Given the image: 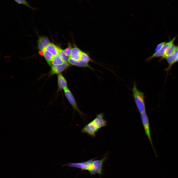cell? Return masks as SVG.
Here are the masks:
<instances>
[{"label":"cell","mask_w":178,"mask_h":178,"mask_svg":"<svg viewBox=\"0 0 178 178\" xmlns=\"http://www.w3.org/2000/svg\"><path fill=\"white\" fill-rule=\"evenodd\" d=\"M81 52L82 51L79 48L75 46L72 49L70 57L75 61L80 60Z\"/></svg>","instance_id":"14"},{"label":"cell","mask_w":178,"mask_h":178,"mask_svg":"<svg viewBox=\"0 0 178 178\" xmlns=\"http://www.w3.org/2000/svg\"><path fill=\"white\" fill-rule=\"evenodd\" d=\"M64 63L60 56L58 54L54 57L52 63V65H60Z\"/></svg>","instance_id":"17"},{"label":"cell","mask_w":178,"mask_h":178,"mask_svg":"<svg viewBox=\"0 0 178 178\" xmlns=\"http://www.w3.org/2000/svg\"><path fill=\"white\" fill-rule=\"evenodd\" d=\"M64 90L65 96L73 109L77 111L81 116L84 115L79 108L74 97L70 90L67 88Z\"/></svg>","instance_id":"5"},{"label":"cell","mask_w":178,"mask_h":178,"mask_svg":"<svg viewBox=\"0 0 178 178\" xmlns=\"http://www.w3.org/2000/svg\"><path fill=\"white\" fill-rule=\"evenodd\" d=\"M140 116L146 134L150 143L156 156L151 138L149 118L146 111L141 113Z\"/></svg>","instance_id":"4"},{"label":"cell","mask_w":178,"mask_h":178,"mask_svg":"<svg viewBox=\"0 0 178 178\" xmlns=\"http://www.w3.org/2000/svg\"><path fill=\"white\" fill-rule=\"evenodd\" d=\"M167 42H163L158 44L155 49V52H158L160 50Z\"/></svg>","instance_id":"22"},{"label":"cell","mask_w":178,"mask_h":178,"mask_svg":"<svg viewBox=\"0 0 178 178\" xmlns=\"http://www.w3.org/2000/svg\"></svg>","instance_id":"23"},{"label":"cell","mask_w":178,"mask_h":178,"mask_svg":"<svg viewBox=\"0 0 178 178\" xmlns=\"http://www.w3.org/2000/svg\"><path fill=\"white\" fill-rule=\"evenodd\" d=\"M17 3L20 4H23L26 5L27 7L33 9H35L28 4V2L26 0H13Z\"/></svg>","instance_id":"20"},{"label":"cell","mask_w":178,"mask_h":178,"mask_svg":"<svg viewBox=\"0 0 178 178\" xmlns=\"http://www.w3.org/2000/svg\"><path fill=\"white\" fill-rule=\"evenodd\" d=\"M131 90L134 101L139 112L141 113L145 111L144 94L138 89L135 82L133 83V87Z\"/></svg>","instance_id":"2"},{"label":"cell","mask_w":178,"mask_h":178,"mask_svg":"<svg viewBox=\"0 0 178 178\" xmlns=\"http://www.w3.org/2000/svg\"><path fill=\"white\" fill-rule=\"evenodd\" d=\"M178 47V46L175 45L173 43L171 44L166 49L163 55L159 61L166 59L167 57L172 54Z\"/></svg>","instance_id":"12"},{"label":"cell","mask_w":178,"mask_h":178,"mask_svg":"<svg viewBox=\"0 0 178 178\" xmlns=\"http://www.w3.org/2000/svg\"><path fill=\"white\" fill-rule=\"evenodd\" d=\"M58 91H60L68 88L67 81L61 73L57 75Z\"/></svg>","instance_id":"9"},{"label":"cell","mask_w":178,"mask_h":178,"mask_svg":"<svg viewBox=\"0 0 178 178\" xmlns=\"http://www.w3.org/2000/svg\"><path fill=\"white\" fill-rule=\"evenodd\" d=\"M178 50V47L176 48L172 54L168 56L166 58L168 64L169 66L165 69V71H168V72L173 65V63L177 57Z\"/></svg>","instance_id":"13"},{"label":"cell","mask_w":178,"mask_h":178,"mask_svg":"<svg viewBox=\"0 0 178 178\" xmlns=\"http://www.w3.org/2000/svg\"><path fill=\"white\" fill-rule=\"evenodd\" d=\"M60 56L64 63H67L68 59L67 56L64 53L63 50L61 48H59V49L58 54Z\"/></svg>","instance_id":"19"},{"label":"cell","mask_w":178,"mask_h":178,"mask_svg":"<svg viewBox=\"0 0 178 178\" xmlns=\"http://www.w3.org/2000/svg\"><path fill=\"white\" fill-rule=\"evenodd\" d=\"M72 47L70 43L68 44V47L63 50V51L66 55L68 57H70L72 50Z\"/></svg>","instance_id":"21"},{"label":"cell","mask_w":178,"mask_h":178,"mask_svg":"<svg viewBox=\"0 0 178 178\" xmlns=\"http://www.w3.org/2000/svg\"><path fill=\"white\" fill-rule=\"evenodd\" d=\"M44 49L51 53L55 56L58 54L59 48L54 44L50 43Z\"/></svg>","instance_id":"15"},{"label":"cell","mask_w":178,"mask_h":178,"mask_svg":"<svg viewBox=\"0 0 178 178\" xmlns=\"http://www.w3.org/2000/svg\"><path fill=\"white\" fill-rule=\"evenodd\" d=\"M50 43L49 40L47 37L45 36L40 37L38 41V48L42 51Z\"/></svg>","instance_id":"11"},{"label":"cell","mask_w":178,"mask_h":178,"mask_svg":"<svg viewBox=\"0 0 178 178\" xmlns=\"http://www.w3.org/2000/svg\"><path fill=\"white\" fill-rule=\"evenodd\" d=\"M177 36H175L169 42H167L162 48L159 51L155 52L150 57L147 58L145 60L146 62H149L154 58L161 57L163 54L166 49L173 43Z\"/></svg>","instance_id":"7"},{"label":"cell","mask_w":178,"mask_h":178,"mask_svg":"<svg viewBox=\"0 0 178 178\" xmlns=\"http://www.w3.org/2000/svg\"><path fill=\"white\" fill-rule=\"evenodd\" d=\"M108 154H105L104 157L99 160H94L88 169L91 175L98 174L100 175L102 174L103 166L104 162L108 159Z\"/></svg>","instance_id":"3"},{"label":"cell","mask_w":178,"mask_h":178,"mask_svg":"<svg viewBox=\"0 0 178 178\" xmlns=\"http://www.w3.org/2000/svg\"><path fill=\"white\" fill-rule=\"evenodd\" d=\"M95 159V158H94L90 159L85 162L68 163L65 164L64 165L79 168L82 170H88L91 164Z\"/></svg>","instance_id":"8"},{"label":"cell","mask_w":178,"mask_h":178,"mask_svg":"<svg viewBox=\"0 0 178 178\" xmlns=\"http://www.w3.org/2000/svg\"><path fill=\"white\" fill-rule=\"evenodd\" d=\"M70 65L67 63L60 65H52L51 69L48 73L49 76L55 74H60L67 69Z\"/></svg>","instance_id":"6"},{"label":"cell","mask_w":178,"mask_h":178,"mask_svg":"<svg viewBox=\"0 0 178 178\" xmlns=\"http://www.w3.org/2000/svg\"><path fill=\"white\" fill-rule=\"evenodd\" d=\"M43 55L47 63L50 66H52V63L55 57L52 54L45 49L42 51Z\"/></svg>","instance_id":"16"},{"label":"cell","mask_w":178,"mask_h":178,"mask_svg":"<svg viewBox=\"0 0 178 178\" xmlns=\"http://www.w3.org/2000/svg\"><path fill=\"white\" fill-rule=\"evenodd\" d=\"M81 60L88 63L91 61L92 60L88 54L82 51L81 55Z\"/></svg>","instance_id":"18"},{"label":"cell","mask_w":178,"mask_h":178,"mask_svg":"<svg viewBox=\"0 0 178 178\" xmlns=\"http://www.w3.org/2000/svg\"><path fill=\"white\" fill-rule=\"evenodd\" d=\"M104 116L103 113L97 114L93 120L82 128L81 132L92 137H95L96 133L98 130L107 125V122L104 119Z\"/></svg>","instance_id":"1"},{"label":"cell","mask_w":178,"mask_h":178,"mask_svg":"<svg viewBox=\"0 0 178 178\" xmlns=\"http://www.w3.org/2000/svg\"><path fill=\"white\" fill-rule=\"evenodd\" d=\"M68 62L70 64L79 67H88L92 70L93 69V68L89 66L88 63L84 62L81 60L75 61L69 57L68 59Z\"/></svg>","instance_id":"10"}]
</instances>
